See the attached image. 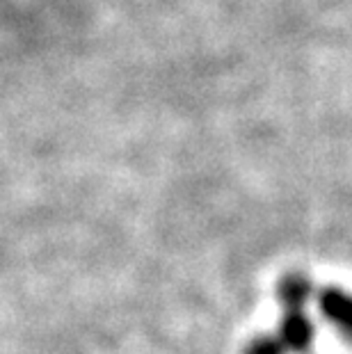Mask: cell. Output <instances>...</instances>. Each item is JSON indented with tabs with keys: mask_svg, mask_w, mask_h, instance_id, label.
<instances>
[{
	"mask_svg": "<svg viewBox=\"0 0 352 354\" xmlns=\"http://www.w3.org/2000/svg\"><path fill=\"white\" fill-rule=\"evenodd\" d=\"M277 336H279V341L284 343V348L288 352H302L309 348L313 329H311L309 318H306L299 308H290L286 313V318H284L279 334Z\"/></svg>",
	"mask_w": 352,
	"mask_h": 354,
	"instance_id": "6da1fadb",
	"label": "cell"
},
{
	"mask_svg": "<svg viewBox=\"0 0 352 354\" xmlns=\"http://www.w3.org/2000/svg\"><path fill=\"white\" fill-rule=\"evenodd\" d=\"M320 308L329 320L334 322L341 331H346L348 336H352V297L346 292L327 288L320 295Z\"/></svg>",
	"mask_w": 352,
	"mask_h": 354,
	"instance_id": "7a4b0ae2",
	"label": "cell"
},
{
	"mask_svg": "<svg viewBox=\"0 0 352 354\" xmlns=\"http://www.w3.org/2000/svg\"><path fill=\"white\" fill-rule=\"evenodd\" d=\"M309 295V281L302 277H288L279 286V297L288 308H299Z\"/></svg>",
	"mask_w": 352,
	"mask_h": 354,
	"instance_id": "3957f363",
	"label": "cell"
},
{
	"mask_svg": "<svg viewBox=\"0 0 352 354\" xmlns=\"http://www.w3.org/2000/svg\"><path fill=\"white\" fill-rule=\"evenodd\" d=\"M288 350L284 348V343L279 341V336H263L257 338L247 345L245 354H286Z\"/></svg>",
	"mask_w": 352,
	"mask_h": 354,
	"instance_id": "277c9868",
	"label": "cell"
}]
</instances>
